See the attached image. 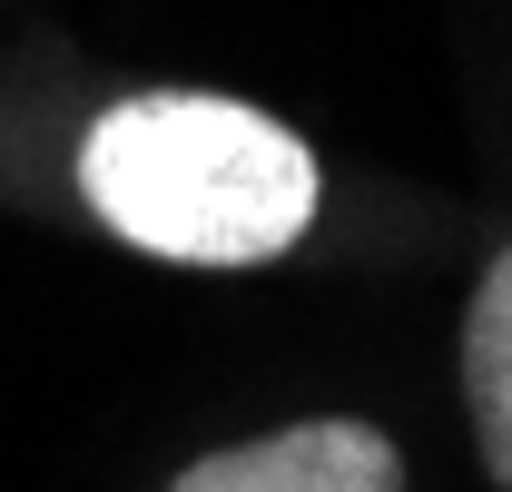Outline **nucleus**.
<instances>
[{"instance_id":"1","label":"nucleus","mask_w":512,"mask_h":492,"mask_svg":"<svg viewBox=\"0 0 512 492\" xmlns=\"http://www.w3.org/2000/svg\"><path fill=\"white\" fill-rule=\"evenodd\" d=\"M89 207L148 256L178 266H266L316 217V158L296 128H276L247 99H119L79 148Z\"/></svg>"},{"instance_id":"2","label":"nucleus","mask_w":512,"mask_h":492,"mask_svg":"<svg viewBox=\"0 0 512 492\" xmlns=\"http://www.w3.org/2000/svg\"><path fill=\"white\" fill-rule=\"evenodd\" d=\"M168 492H404V463L375 424L325 414V424H286L266 443H227V453L188 463Z\"/></svg>"},{"instance_id":"3","label":"nucleus","mask_w":512,"mask_h":492,"mask_svg":"<svg viewBox=\"0 0 512 492\" xmlns=\"http://www.w3.org/2000/svg\"><path fill=\"white\" fill-rule=\"evenodd\" d=\"M463 404H473V443L493 483H512V246L483 266L473 315H463Z\"/></svg>"}]
</instances>
